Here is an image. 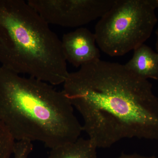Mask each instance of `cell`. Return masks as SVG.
Returning <instances> with one entry per match:
<instances>
[{"label":"cell","instance_id":"1","mask_svg":"<svg viewBox=\"0 0 158 158\" xmlns=\"http://www.w3.org/2000/svg\"><path fill=\"white\" fill-rule=\"evenodd\" d=\"M63 91L97 148L125 139L158 140V98L148 80L100 59L69 73Z\"/></svg>","mask_w":158,"mask_h":158},{"label":"cell","instance_id":"2","mask_svg":"<svg viewBox=\"0 0 158 158\" xmlns=\"http://www.w3.org/2000/svg\"><path fill=\"white\" fill-rule=\"evenodd\" d=\"M0 122L15 141L52 149L80 138L82 125L63 91L0 67Z\"/></svg>","mask_w":158,"mask_h":158},{"label":"cell","instance_id":"3","mask_svg":"<svg viewBox=\"0 0 158 158\" xmlns=\"http://www.w3.org/2000/svg\"><path fill=\"white\" fill-rule=\"evenodd\" d=\"M0 63L53 86L69 73L61 40L23 0H0Z\"/></svg>","mask_w":158,"mask_h":158},{"label":"cell","instance_id":"4","mask_svg":"<svg viewBox=\"0 0 158 158\" xmlns=\"http://www.w3.org/2000/svg\"><path fill=\"white\" fill-rule=\"evenodd\" d=\"M157 22L148 0H115L95 26L96 43L108 56H123L144 44Z\"/></svg>","mask_w":158,"mask_h":158},{"label":"cell","instance_id":"5","mask_svg":"<svg viewBox=\"0 0 158 158\" xmlns=\"http://www.w3.org/2000/svg\"><path fill=\"white\" fill-rule=\"evenodd\" d=\"M28 3L49 24L81 27L100 19L115 0H28Z\"/></svg>","mask_w":158,"mask_h":158},{"label":"cell","instance_id":"6","mask_svg":"<svg viewBox=\"0 0 158 158\" xmlns=\"http://www.w3.org/2000/svg\"><path fill=\"white\" fill-rule=\"evenodd\" d=\"M61 43L66 62L75 67H80L100 59L95 35L86 28H78L64 34Z\"/></svg>","mask_w":158,"mask_h":158},{"label":"cell","instance_id":"7","mask_svg":"<svg viewBox=\"0 0 158 158\" xmlns=\"http://www.w3.org/2000/svg\"><path fill=\"white\" fill-rule=\"evenodd\" d=\"M134 51L126 67L143 78L158 80V53L144 44Z\"/></svg>","mask_w":158,"mask_h":158},{"label":"cell","instance_id":"8","mask_svg":"<svg viewBox=\"0 0 158 158\" xmlns=\"http://www.w3.org/2000/svg\"><path fill=\"white\" fill-rule=\"evenodd\" d=\"M96 146L88 138L51 149L47 158H98Z\"/></svg>","mask_w":158,"mask_h":158},{"label":"cell","instance_id":"9","mask_svg":"<svg viewBox=\"0 0 158 158\" xmlns=\"http://www.w3.org/2000/svg\"><path fill=\"white\" fill-rule=\"evenodd\" d=\"M15 141L0 122V158H11Z\"/></svg>","mask_w":158,"mask_h":158},{"label":"cell","instance_id":"10","mask_svg":"<svg viewBox=\"0 0 158 158\" xmlns=\"http://www.w3.org/2000/svg\"><path fill=\"white\" fill-rule=\"evenodd\" d=\"M33 150L32 142L27 141H16L15 144L12 157L29 158Z\"/></svg>","mask_w":158,"mask_h":158},{"label":"cell","instance_id":"11","mask_svg":"<svg viewBox=\"0 0 158 158\" xmlns=\"http://www.w3.org/2000/svg\"><path fill=\"white\" fill-rule=\"evenodd\" d=\"M116 158H157L154 156H146L137 153H123Z\"/></svg>","mask_w":158,"mask_h":158},{"label":"cell","instance_id":"12","mask_svg":"<svg viewBox=\"0 0 158 158\" xmlns=\"http://www.w3.org/2000/svg\"><path fill=\"white\" fill-rule=\"evenodd\" d=\"M151 5L155 9H158V0H148Z\"/></svg>","mask_w":158,"mask_h":158},{"label":"cell","instance_id":"13","mask_svg":"<svg viewBox=\"0 0 158 158\" xmlns=\"http://www.w3.org/2000/svg\"><path fill=\"white\" fill-rule=\"evenodd\" d=\"M156 47L157 52L158 53V28L156 32Z\"/></svg>","mask_w":158,"mask_h":158}]
</instances>
